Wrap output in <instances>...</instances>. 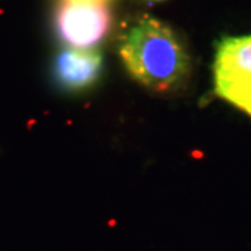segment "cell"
<instances>
[{"mask_svg":"<svg viewBox=\"0 0 251 251\" xmlns=\"http://www.w3.org/2000/svg\"><path fill=\"white\" fill-rule=\"evenodd\" d=\"M119 54L131 78L155 92L180 90L190 74V56L179 35L168 24L148 16L126 27Z\"/></svg>","mask_w":251,"mask_h":251,"instance_id":"1","label":"cell"},{"mask_svg":"<svg viewBox=\"0 0 251 251\" xmlns=\"http://www.w3.org/2000/svg\"><path fill=\"white\" fill-rule=\"evenodd\" d=\"M214 85L218 97L251 117V35L226 36L218 44Z\"/></svg>","mask_w":251,"mask_h":251,"instance_id":"2","label":"cell"},{"mask_svg":"<svg viewBox=\"0 0 251 251\" xmlns=\"http://www.w3.org/2000/svg\"><path fill=\"white\" fill-rule=\"evenodd\" d=\"M112 16L102 1L64 0L56 13V31L74 49H90L106 36Z\"/></svg>","mask_w":251,"mask_h":251,"instance_id":"3","label":"cell"},{"mask_svg":"<svg viewBox=\"0 0 251 251\" xmlns=\"http://www.w3.org/2000/svg\"><path fill=\"white\" fill-rule=\"evenodd\" d=\"M102 54L92 49H67L54 62V78L63 88L81 91L98 80Z\"/></svg>","mask_w":251,"mask_h":251,"instance_id":"4","label":"cell"},{"mask_svg":"<svg viewBox=\"0 0 251 251\" xmlns=\"http://www.w3.org/2000/svg\"><path fill=\"white\" fill-rule=\"evenodd\" d=\"M88 1H102L103 3V0H88Z\"/></svg>","mask_w":251,"mask_h":251,"instance_id":"5","label":"cell"}]
</instances>
